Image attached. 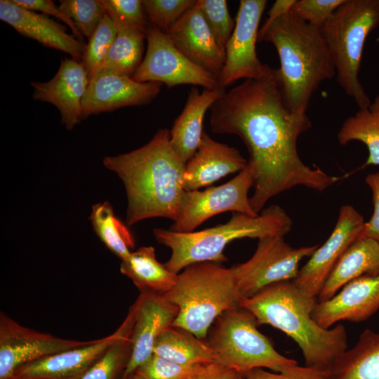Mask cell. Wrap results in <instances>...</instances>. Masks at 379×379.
I'll return each mask as SVG.
<instances>
[{
    "instance_id": "cell-1",
    "label": "cell",
    "mask_w": 379,
    "mask_h": 379,
    "mask_svg": "<svg viewBox=\"0 0 379 379\" xmlns=\"http://www.w3.org/2000/svg\"><path fill=\"white\" fill-rule=\"evenodd\" d=\"M209 109L212 132L236 135L247 147L254 178L250 203L256 213L271 198L294 187L322 192L340 179L300 158L298 139L312 124L306 113L288 107L275 69L269 67L261 77L225 91Z\"/></svg>"
},
{
    "instance_id": "cell-2",
    "label": "cell",
    "mask_w": 379,
    "mask_h": 379,
    "mask_svg": "<svg viewBox=\"0 0 379 379\" xmlns=\"http://www.w3.org/2000/svg\"><path fill=\"white\" fill-rule=\"evenodd\" d=\"M102 163L124 185L127 225L153 218L176 220L185 191L186 163L173 149L168 129H159L149 142L138 149L106 156Z\"/></svg>"
},
{
    "instance_id": "cell-3",
    "label": "cell",
    "mask_w": 379,
    "mask_h": 379,
    "mask_svg": "<svg viewBox=\"0 0 379 379\" xmlns=\"http://www.w3.org/2000/svg\"><path fill=\"white\" fill-rule=\"evenodd\" d=\"M315 299L293 281H284L241 299L240 307L251 312L258 325L272 326L292 338L301 350L305 366L326 371L347 350V335L341 324L324 328L314 320Z\"/></svg>"
},
{
    "instance_id": "cell-4",
    "label": "cell",
    "mask_w": 379,
    "mask_h": 379,
    "mask_svg": "<svg viewBox=\"0 0 379 379\" xmlns=\"http://www.w3.org/2000/svg\"><path fill=\"white\" fill-rule=\"evenodd\" d=\"M260 41L271 43L277 51L280 68L275 73L286 105L295 112L306 113L319 85L335 76L321 28L288 13L269 27Z\"/></svg>"
},
{
    "instance_id": "cell-5",
    "label": "cell",
    "mask_w": 379,
    "mask_h": 379,
    "mask_svg": "<svg viewBox=\"0 0 379 379\" xmlns=\"http://www.w3.org/2000/svg\"><path fill=\"white\" fill-rule=\"evenodd\" d=\"M292 224L291 219L281 207L272 205L262 210L257 216L234 213L227 222L197 232H178L155 228L153 233L159 244L171 250L165 266L178 274L192 264L201 262L221 264L227 261L224 251L232 241L284 237L290 232Z\"/></svg>"
},
{
    "instance_id": "cell-6",
    "label": "cell",
    "mask_w": 379,
    "mask_h": 379,
    "mask_svg": "<svg viewBox=\"0 0 379 379\" xmlns=\"http://www.w3.org/2000/svg\"><path fill=\"white\" fill-rule=\"evenodd\" d=\"M164 296L178 307L173 326L201 339L221 314L240 308L241 300L232 267L227 268L213 262H197L184 268L173 288Z\"/></svg>"
},
{
    "instance_id": "cell-7",
    "label": "cell",
    "mask_w": 379,
    "mask_h": 379,
    "mask_svg": "<svg viewBox=\"0 0 379 379\" xmlns=\"http://www.w3.org/2000/svg\"><path fill=\"white\" fill-rule=\"evenodd\" d=\"M379 25V0H345L321 28L338 84L359 109L371 101L359 73L368 35Z\"/></svg>"
},
{
    "instance_id": "cell-8",
    "label": "cell",
    "mask_w": 379,
    "mask_h": 379,
    "mask_svg": "<svg viewBox=\"0 0 379 379\" xmlns=\"http://www.w3.org/2000/svg\"><path fill=\"white\" fill-rule=\"evenodd\" d=\"M258 325L255 317L241 307L221 314L208 341L215 362L241 373L263 368L279 373L298 364L277 352Z\"/></svg>"
},
{
    "instance_id": "cell-9",
    "label": "cell",
    "mask_w": 379,
    "mask_h": 379,
    "mask_svg": "<svg viewBox=\"0 0 379 379\" xmlns=\"http://www.w3.org/2000/svg\"><path fill=\"white\" fill-rule=\"evenodd\" d=\"M317 248V245L293 248L283 236L259 239L251 258L232 267L241 298H251L271 284L293 281L300 270V261L310 257Z\"/></svg>"
},
{
    "instance_id": "cell-10",
    "label": "cell",
    "mask_w": 379,
    "mask_h": 379,
    "mask_svg": "<svg viewBox=\"0 0 379 379\" xmlns=\"http://www.w3.org/2000/svg\"><path fill=\"white\" fill-rule=\"evenodd\" d=\"M254 178L248 166L223 185L204 190L185 191L176 220L168 228L178 232H192L208 218L225 212L257 216L248 193Z\"/></svg>"
},
{
    "instance_id": "cell-11",
    "label": "cell",
    "mask_w": 379,
    "mask_h": 379,
    "mask_svg": "<svg viewBox=\"0 0 379 379\" xmlns=\"http://www.w3.org/2000/svg\"><path fill=\"white\" fill-rule=\"evenodd\" d=\"M146 40L145 55L132 77L135 81L164 84L168 88L181 84L206 89L219 86L217 79L182 54L165 32L149 25Z\"/></svg>"
},
{
    "instance_id": "cell-12",
    "label": "cell",
    "mask_w": 379,
    "mask_h": 379,
    "mask_svg": "<svg viewBox=\"0 0 379 379\" xmlns=\"http://www.w3.org/2000/svg\"><path fill=\"white\" fill-rule=\"evenodd\" d=\"M266 0H241L234 31L225 46V60L218 78L225 88L239 79H258L269 66L262 64L256 52L258 27L266 8Z\"/></svg>"
},
{
    "instance_id": "cell-13",
    "label": "cell",
    "mask_w": 379,
    "mask_h": 379,
    "mask_svg": "<svg viewBox=\"0 0 379 379\" xmlns=\"http://www.w3.org/2000/svg\"><path fill=\"white\" fill-rule=\"evenodd\" d=\"M91 340L62 338L24 326L0 312V379H11L22 366Z\"/></svg>"
},
{
    "instance_id": "cell-14",
    "label": "cell",
    "mask_w": 379,
    "mask_h": 379,
    "mask_svg": "<svg viewBox=\"0 0 379 379\" xmlns=\"http://www.w3.org/2000/svg\"><path fill=\"white\" fill-rule=\"evenodd\" d=\"M364 224L362 215L353 206H343L331 235L299 270L293 283L307 295L316 298L339 258L359 239Z\"/></svg>"
},
{
    "instance_id": "cell-15",
    "label": "cell",
    "mask_w": 379,
    "mask_h": 379,
    "mask_svg": "<svg viewBox=\"0 0 379 379\" xmlns=\"http://www.w3.org/2000/svg\"><path fill=\"white\" fill-rule=\"evenodd\" d=\"M161 84L138 82L132 77L109 70H97L91 77L83 99L82 118L117 109L150 103Z\"/></svg>"
},
{
    "instance_id": "cell-16",
    "label": "cell",
    "mask_w": 379,
    "mask_h": 379,
    "mask_svg": "<svg viewBox=\"0 0 379 379\" xmlns=\"http://www.w3.org/2000/svg\"><path fill=\"white\" fill-rule=\"evenodd\" d=\"M89 74L81 61L65 58L55 76L44 82L32 81L33 98L54 105L61 122L72 130L82 118V102L89 84Z\"/></svg>"
},
{
    "instance_id": "cell-17",
    "label": "cell",
    "mask_w": 379,
    "mask_h": 379,
    "mask_svg": "<svg viewBox=\"0 0 379 379\" xmlns=\"http://www.w3.org/2000/svg\"><path fill=\"white\" fill-rule=\"evenodd\" d=\"M378 309L379 274L348 282L332 298L316 302L312 316L320 326L330 328L340 321H364Z\"/></svg>"
},
{
    "instance_id": "cell-18",
    "label": "cell",
    "mask_w": 379,
    "mask_h": 379,
    "mask_svg": "<svg viewBox=\"0 0 379 379\" xmlns=\"http://www.w3.org/2000/svg\"><path fill=\"white\" fill-rule=\"evenodd\" d=\"M131 334V355L123 378L132 375L152 354L159 335L173 325L178 307L164 295L140 293Z\"/></svg>"
},
{
    "instance_id": "cell-19",
    "label": "cell",
    "mask_w": 379,
    "mask_h": 379,
    "mask_svg": "<svg viewBox=\"0 0 379 379\" xmlns=\"http://www.w3.org/2000/svg\"><path fill=\"white\" fill-rule=\"evenodd\" d=\"M166 34L182 54L218 80L225 53L218 46L197 3Z\"/></svg>"
},
{
    "instance_id": "cell-20",
    "label": "cell",
    "mask_w": 379,
    "mask_h": 379,
    "mask_svg": "<svg viewBox=\"0 0 379 379\" xmlns=\"http://www.w3.org/2000/svg\"><path fill=\"white\" fill-rule=\"evenodd\" d=\"M0 19L25 37L65 52L75 60L83 59L86 45L69 34L65 26L48 15L25 8L13 0H1Z\"/></svg>"
},
{
    "instance_id": "cell-21",
    "label": "cell",
    "mask_w": 379,
    "mask_h": 379,
    "mask_svg": "<svg viewBox=\"0 0 379 379\" xmlns=\"http://www.w3.org/2000/svg\"><path fill=\"white\" fill-rule=\"evenodd\" d=\"M121 325L112 334L85 345L64 350L18 368L11 379H70L95 362L119 338Z\"/></svg>"
},
{
    "instance_id": "cell-22",
    "label": "cell",
    "mask_w": 379,
    "mask_h": 379,
    "mask_svg": "<svg viewBox=\"0 0 379 379\" xmlns=\"http://www.w3.org/2000/svg\"><path fill=\"white\" fill-rule=\"evenodd\" d=\"M247 164L237 149L217 142L204 132L196 152L186 163L184 190H198L229 174L241 171Z\"/></svg>"
},
{
    "instance_id": "cell-23",
    "label": "cell",
    "mask_w": 379,
    "mask_h": 379,
    "mask_svg": "<svg viewBox=\"0 0 379 379\" xmlns=\"http://www.w3.org/2000/svg\"><path fill=\"white\" fill-rule=\"evenodd\" d=\"M225 92L218 86L200 92L192 87L185 105L170 131V143L177 155L187 163L196 152L203 135V121L206 111Z\"/></svg>"
},
{
    "instance_id": "cell-24",
    "label": "cell",
    "mask_w": 379,
    "mask_h": 379,
    "mask_svg": "<svg viewBox=\"0 0 379 379\" xmlns=\"http://www.w3.org/2000/svg\"><path fill=\"white\" fill-rule=\"evenodd\" d=\"M379 274V244L370 238L359 239L343 253L330 272L319 301L332 298L346 284L359 277Z\"/></svg>"
},
{
    "instance_id": "cell-25",
    "label": "cell",
    "mask_w": 379,
    "mask_h": 379,
    "mask_svg": "<svg viewBox=\"0 0 379 379\" xmlns=\"http://www.w3.org/2000/svg\"><path fill=\"white\" fill-rule=\"evenodd\" d=\"M120 272L132 281L140 293L158 295L170 291L178 275L158 261L151 246H142L121 260Z\"/></svg>"
},
{
    "instance_id": "cell-26",
    "label": "cell",
    "mask_w": 379,
    "mask_h": 379,
    "mask_svg": "<svg viewBox=\"0 0 379 379\" xmlns=\"http://www.w3.org/2000/svg\"><path fill=\"white\" fill-rule=\"evenodd\" d=\"M326 371L328 379H379V332L365 330Z\"/></svg>"
},
{
    "instance_id": "cell-27",
    "label": "cell",
    "mask_w": 379,
    "mask_h": 379,
    "mask_svg": "<svg viewBox=\"0 0 379 379\" xmlns=\"http://www.w3.org/2000/svg\"><path fill=\"white\" fill-rule=\"evenodd\" d=\"M153 354L185 366L215 362L213 350L208 342L186 329L173 325L157 338Z\"/></svg>"
},
{
    "instance_id": "cell-28",
    "label": "cell",
    "mask_w": 379,
    "mask_h": 379,
    "mask_svg": "<svg viewBox=\"0 0 379 379\" xmlns=\"http://www.w3.org/2000/svg\"><path fill=\"white\" fill-rule=\"evenodd\" d=\"M137 302L130 307L121 323V333L104 354L89 368L70 379H122L131 355V334Z\"/></svg>"
},
{
    "instance_id": "cell-29",
    "label": "cell",
    "mask_w": 379,
    "mask_h": 379,
    "mask_svg": "<svg viewBox=\"0 0 379 379\" xmlns=\"http://www.w3.org/2000/svg\"><path fill=\"white\" fill-rule=\"evenodd\" d=\"M113 21L117 27V35L97 70H109L133 77L143 59L147 32L117 20Z\"/></svg>"
},
{
    "instance_id": "cell-30",
    "label": "cell",
    "mask_w": 379,
    "mask_h": 379,
    "mask_svg": "<svg viewBox=\"0 0 379 379\" xmlns=\"http://www.w3.org/2000/svg\"><path fill=\"white\" fill-rule=\"evenodd\" d=\"M337 138L341 145L355 140L366 145L368 156L363 167L379 165V95L345 120Z\"/></svg>"
},
{
    "instance_id": "cell-31",
    "label": "cell",
    "mask_w": 379,
    "mask_h": 379,
    "mask_svg": "<svg viewBox=\"0 0 379 379\" xmlns=\"http://www.w3.org/2000/svg\"><path fill=\"white\" fill-rule=\"evenodd\" d=\"M90 220L93 229L104 245L121 260L128 258L135 246V239L126 224L114 213L105 201L92 206Z\"/></svg>"
},
{
    "instance_id": "cell-32",
    "label": "cell",
    "mask_w": 379,
    "mask_h": 379,
    "mask_svg": "<svg viewBox=\"0 0 379 379\" xmlns=\"http://www.w3.org/2000/svg\"><path fill=\"white\" fill-rule=\"evenodd\" d=\"M117 35V27L108 14L88 39L82 63L89 77L99 68Z\"/></svg>"
},
{
    "instance_id": "cell-33",
    "label": "cell",
    "mask_w": 379,
    "mask_h": 379,
    "mask_svg": "<svg viewBox=\"0 0 379 379\" xmlns=\"http://www.w3.org/2000/svg\"><path fill=\"white\" fill-rule=\"evenodd\" d=\"M59 7L88 39L106 14L100 0H60Z\"/></svg>"
},
{
    "instance_id": "cell-34",
    "label": "cell",
    "mask_w": 379,
    "mask_h": 379,
    "mask_svg": "<svg viewBox=\"0 0 379 379\" xmlns=\"http://www.w3.org/2000/svg\"><path fill=\"white\" fill-rule=\"evenodd\" d=\"M197 5L211 30L218 46L225 53L235 22L231 17L225 0H198Z\"/></svg>"
},
{
    "instance_id": "cell-35",
    "label": "cell",
    "mask_w": 379,
    "mask_h": 379,
    "mask_svg": "<svg viewBox=\"0 0 379 379\" xmlns=\"http://www.w3.org/2000/svg\"><path fill=\"white\" fill-rule=\"evenodd\" d=\"M194 0H144L143 8L150 25L166 32L187 11L195 6Z\"/></svg>"
},
{
    "instance_id": "cell-36",
    "label": "cell",
    "mask_w": 379,
    "mask_h": 379,
    "mask_svg": "<svg viewBox=\"0 0 379 379\" xmlns=\"http://www.w3.org/2000/svg\"><path fill=\"white\" fill-rule=\"evenodd\" d=\"M201 366L181 365L153 354L133 375L135 379H187Z\"/></svg>"
},
{
    "instance_id": "cell-37",
    "label": "cell",
    "mask_w": 379,
    "mask_h": 379,
    "mask_svg": "<svg viewBox=\"0 0 379 379\" xmlns=\"http://www.w3.org/2000/svg\"><path fill=\"white\" fill-rule=\"evenodd\" d=\"M105 13L113 20L147 32L149 26L142 1L100 0Z\"/></svg>"
},
{
    "instance_id": "cell-38",
    "label": "cell",
    "mask_w": 379,
    "mask_h": 379,
    "mask_svg": "<svg viewBox=\"0 0 379 379\" xmlns=\"http://www.w3.org/2000/svg\"><path fill=\"white\" fill-rule=\"evenodd\" d=\"M345 0H295L290 13L297 18L321 28Z\"/></svg>"
},
{
    "instance_id": "cell-39",
    "label": "cell",
    "mask_w": 379,
    "mask_h": 379,
    "mask_svg": "<svg viewBox=\"0 0 379 379\" xmlns=\"http://www.w3.org/2000/svg\"><path fill=\"white\" fill-rule=\"evenodd\" d=\"M242 374L244 379H328L326 371L298 364L291 366L279 373L255 368Z\"/></svg>"
},
{
    "instance_id": "cell-40",
    "label": "cell",
    "mask_w": 379,
    "mask_h": 379,
    "mask_svg": "<svg viewBox=\"0 0 379 379\" xmlns=\"http://www.w3.org/2000/svg\"><path fill=\"white\" fill-rule=\"evenodd\" d=\"M19 6L33 11H39L46 15H51L65 23L79 41L84 43L83 35L79 32L74 22L51 0H13ZM85 44V43H84Z\"/></svg>"
},
{
    "instance_id": "cell-41",
    "label": "cell",
    "mask_w": 379,
    "mask_h": 379,
    "mask_svg": "<svg viewBox=\"0 0 379 379\" xmlns=\"http://www.w3.org/2000/svg\"><path fill=\"white\" fill-rule=\"evenodd\" d=\"M365 181L372 192L373 213L365 222L359 239L370 238L379 244V172L368 174Z\"/></svg>"
},
{
    "instance_id": "cell-42",
    "label": "cell",
    "mask_w": 379,
    "mask_h": 379,
    "mask_svg": "<svg viewBox=\"0 0 379 379\" xmlns=\"http://www.w3.org/2000/svg\"><path fill=\"white\" fill-rule=\"evenodd\" d=\"M187 379H244L241 373L217 362L201 366Z\"/></svg>"
},
{
    "instance_id": "cell-43",
    "label": "cell",
    "mask_w": 379,
    "mask_h": 379,
    "mask_svg": "<svg viewBox=\"0 0 379 379\" xmlns=\"http://www.w3.org/2000/svg\"><path fill=\"white\" fill-rule=\"evenodd\" d=\"M295 0H277L268 12V18L258 32V41L262 36L269 27L284 15L290 13Z\"/></svg>"
},
{
    "instance_id": "cell-44",
    "label": "cell",
    "mask_w": 379,
    "mask_h": 379,
    "mask_svg": "<svg viewBox=\"0 0 379 379\" xmlns=\"http://www.w3.org/2000/svg\"><path fill=\"white\" fill-rule=\"evenodd\" d=\"M126 379H135V378L134 377L133 375L129 376L128 378H127Z\"/></svg>"
}]
</instances>
